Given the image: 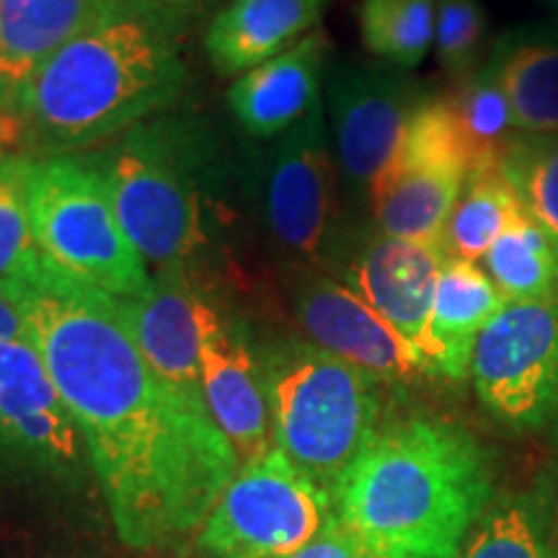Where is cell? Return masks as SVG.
<instances>
[{
    "label": "cell",
    "mask_w": 558,
    "mask_h": 558,
    "mask_svg": "<svg viewBox=\"0 0 558 558\" xmlns=\"http://www.w3.org/2000/svg\"><path fill=\"white\" fill-rule=\"evenodd\" d=\"M197 298L181 271H158L150 288L120 300L140 352L179 396L205 403L199 375Z\"/></svg>",
    "instance_id": "2e32d148"
},
{
    "label": "cell",
    "mask_w": 558,
    "mask_h": 558,
    "mask_svg": "<svg viewBox=\"0 0 558 558\" xmlns=\"http://www.w3.org/2000/svg\"><path fill=\"white\" fill-rule=\"evenodd\" d=\"M458 558H548L541 509L530 499H507L488 509Z\"/></svg>",
    "instance_id": "4316f807"
},
{
    "label": "cell",
    "mask_w": 558,
    "mask_h": 558,
    "mask_svg": "<svg viewBox=\"0 0 558 558\" xmlns=\"http://www.w3.org/2000/svg\"><path fill=\"white\" fill-rule=\"evenodd\" d=\"M3 288L78 424L122 543L158 548L205 525L241 463L209 409L148 365L120 300L45 259Z\"/></svg>",
    "instance_id": "6da1fadb"
},
{
    "label": "cell",
    "mask_w": 558,
    "mask_h": 558,
    "mask_svg": "<svg viewBox=\"0 0 558 558\" xmlns=\"http://www.w3.org/2000/svg\"><path fill=\"white\" fill-rule=\"evenodd\" d=\"M488 497L476 437L448 418L409 416L380 424L331 505L365 558H458Z\"/></svg>",
    "instance_id": "3957f363"
},
{
    "label": "cell",
    "mask_w": 558,
    "mask_h": 558,
    "mask_svg": "<svg viewBox=\"0 0 558 558\" xmlns=\"http://www.w3.org/2000/svg\"><path fill=\"white\" fill-rule=\"evenodd\" d=\"M484 65L507 90L520 135H558V19L499 34Z\"/></svg>",
    "instance_id": "d6986e66"
},
{
    "label": "cell",
    "mask_w": 558,
    "mask_h": 558,
    "mask_svg": "<svg viewBox=\"0 0 558 558\" xmlns=\"http://www.w3.org/2000/svg\"><path fill=\"white\" fill-rule=\"evenodd\" d=\"M143 3H153V5H160V9H169V11L190 16V13L205 9L209 0H143Z\"/></svg>",
    "instance_id": "d6a6232c"
},
{
    "label": "cell",
    "mask_w": 558,
    "mask_h": 558,
    "mask_svg": "<svg viewBox=\"0 0 558 558\" xmlns=\"http://www.w3.org/2000/svg\"><path fill=\"white\" fill-rule=\"evenodd\" d=\"M16 156H24V153H21L16 145H11V143H5V140H0V163H5V160H11V158H16Z\"/></svg>",
    "instance_id": "836d02e7"
},
{
    "label": "cell",
    "mask_w": 558,
    "mask_h": 558,
    "mask_svg": "<svg viewBox=\"0 0 558 558\" xmlns=\"http://www.w3.org/2000/svg\"><path fill=\"white\" fill-rule=\"evenodd\" d=\"M442 246L390 239L378 228L362 233L341 254L339 277L378 316L414 347L429 369V318L435 308ZM432 375V369H429Z\"/></svg>",
    "instance_id": "7c38bea8"
},
{
    "label": "cell",
    "mask_w": 558,
    "mask_h": 558,
    "mask_svg": "<svg viewBox=\"0 0 558 558\" xmlns=\"http://www.w3.org/2000/svg\"><path fill=\"white\" fill-rule=\"evenodd\" d=\"M478 401L512 429H538L558 411V298L507 303L471 357Z\"/></svg>",
    "instance_id": "9c48e42d"
},
{
    "label": "cell",
    "mask_w": 558,
    "mask_h": 558,
    "mask_svg": "<svg viewBox=\"0 0 558 558\" xmlns=\"http://www.w3.org/2000/svg\"><path fill=\"white\" fill-rule=\"evenodd\" d=\"M505 305L507 298L478 264L445 256L429 318L432 375L450 380L471 375V357L481 331Z\"/></svg>",
    "instance_id": "ffe728a7"
},
{
    "label": "cell",
    "mask_w": 558,
    "mask_h": 558,
    "mask_svg": "<svg viewBox=\"0 0 558 558\" xmlns=\"http://www.w3.org/2000/svg\"><path fill=\"white\" fill-rule=\"evenodd\" d=\"M5 341H29V329L9 290L0 284V344Z\"/></svg>",
    "instance_id": "4dcf8cb0"
},
{
    "label": "cell",
    "mask_w": 558,
    "mask_h": 558,
    "mask_svg": "<svg viewBox=\"0 0 558 558\" xmlns=\"http://www.w3.org/2000/svg\"><path fill=\"white\" fill-rule=\"evenodd\" d=\"M290 558H365V554H362L357 543L352 541V535L341 527L337 514H331L329 522H326L316 538Z\"/></svg>",
    "instance_id": "f546056e"
},
{
    "label": "cell",
    "mask_w": 558,
    "mask_h": 558,
    "mask_svg": "<svg viewBox=\"0 0 558 558\" xmlns=\"http://www.w3.org/2000/svg\"><path fill=\"white\" fill-rule=\"evenodd\" d=\"M331 497L277 448L241 465L199 530L209 558H290L324 530Z\"/></svg>",
    "instance_id": "8992f818"
},
{
    "label": "cell",
    "mask_w": 558,
    "mask_h": 558,
    "mask_svg": "<svg viewBox=\"0 0 558 558\" xmlns=\"http://www.w3.org/2000/svg\"><path fill=\"white\" fill-rule=\"evenodd\" d=\"M264 390L271 445L331 497L380 429V380L292 341L269 354Z\"/></svg>",
    "instance_id": "277c9868"
},
{
    "label": "cell",
    "mask_w": 558,
    "mask_h": 558,
    "mask_svg": "<svg viewBox=\"0 0 558 558\" xmlns=\"http://www.w3.org/2000/svg\"><path fill=\"white\" fill-rule=\"evenodd\" d=\"M197 320L205 403L239 463H254L275 448L264 375L235 329L202 298H197Z\"/></svg>",
    "instance_id": "9a60e30c"
},
{
    "label": "cell",
    "mask_w": 558,
    "mask_h": 558,
    "mask_svg": "<svg viewBox=\"0 0 558 558\" xmlns=\"http://www.w3.org/2000/svg\"><path fill=\"white\" fill-rule=\"evenodd\" d=\"M337 169L324 104L277 135L264 156V220L290 254L331 259V248L337 246Z\"/></svg>",
    "instance_id": "30bf717a"
},
{
    "label": "cell",
    "mask_w": 558,
    "mask_h": 558,
    "mask_svg": "<svg viewBox=\"0 0 558 558\" xmlns=\"http://www.w3.org/2000/svg\"><path fill=\"white\" fill-rule=\"evenodd\" d=\"M329 0H230L207 26L205 50L220 75L259 68L316 29Z\"/></svg>",
    "instance_id": "ac0fdd59"
},
{
    "label": "cell",
    "mask_w": 558,
    "mask_h": 558,
    "mask_svg": "<svg viewBox=\"0 0 558 558\" xmlns=\"http://www.w3.org/2000/svg\"><path fill=\"white\" fill-rule=\"evenodd\" d=\"M422 83L380 65H337L326 78L333 156L352 190L369 192L393 160L407 124L427 101Z\"/></svg>",
    "instance_id": "8fae6325"
},
{
    "label": "cell",
    "mask_w": 558,
    "mask_h": 558,
    "mask_svg": "<svg viewBox=\"0 0 558 558\" xmlns=\"http://www.w3.org/2000/svg\"><path fill=\"white\" fill-rule=\"evenodd\" d=\"M484 264L507 303L558 298V241L533 215L522 213L486 251Z\"/></svg>",
    "instance_id": "603a6c76"
},
{
    "label": "cell",
    "mask_w": 558,
    "mask_h": 558,
    "mask_svg": "<svg viewBox=\"0 0 558 558\" xmlns=\"http://www.w3.org/2000/svg\"><path fill=\"white\" fill-rule=\"evenodd\" d=\"M96 169L143 262L158 271H181L202 243V215L197 192L169 145L150 132H130Z\"/></svg>",
    "instance_id": "ba28073f"
},
{
    "label": "cell",
    "mask_w": 558,
    "mask_h": 558,
    "mask_svg": "<svg viewBox=\"0 0 558 558\" xmlns=\"http://www.w3.org/2000/svg\"><path fill=\"white\" fill-rule=\"evenodd\" d=\"M522 207L558 241V135H520L501 160Z\"/></svg>",
    "instance_id": "484cf974"
},
{
    "label": "cell",
    "mask_w": 558,
    "mask_h": 558,
    "mask_svg": "<svg viewBox=\"0 0 558 558\" xmlns=\"http://www.w3.org/2000/svg\"><path fill=\"white\" fill-rule=\"evenodd\" d=\"M445 101L458 124L471 171L501 166L512 143L520 137V130L507 90L501 88L492 68L484 65L460 81Z\"/></svg>",
    "instance_id": "cb8c5ba5"
},
{
    "label": "cell",
    "mask_w": 558,
    "mask_h": 558,
    "mask_svg": "<svg viewBox=\"0 0 558 558\" xmlns=\"http://www.w3.org/2000/svg\"><path fill=\"white\" fill-rule=\"evenodd\" d=\"M26 207L41 259L75 282L124 300L150 288L96 163L68 156H21Z\"/></svg>",
    "instance_id": "5b68a950"
},
{
    "label": "cell",
    "mask_w": 558,
    "mask_h": 558,
    "mask_svg": "<svg viewBox=\"0 0 558 558\" xmlns=\"http://www.w3.org/2000/svg\"><path fill=\"white\" fill-rule=\"evenodd\" d=\"M295 316L313 344L365 369L380 383H409L429 375L414 347L365 300L329 275L300 279Z\"/></svg>",
    "instance_id": "4fadbf2b"
},
{
    "label": "cell",
    "mask_w": 558,
    "mask_h": 558,
    "mask_svg": "<svg viewBox=\"0 0 558 558\" xmlns=\"http://www.w3.org/2000/svg\"><path fill=\"white\" fill-rule=\"evenodd\" d=\"M469 171V156L448 101L429 96L407 124L393 160L369 186L375 228L390 239L442 246Z\"/></svg>",
    "instance_id": "52a82bcc"
},
{
    "label": "cell",
    "mask_w": 558,
    "mask_h": 558,
    "mask_svg": "<svg viewBox=\"0 0 558 558\" xmlns=\"http://www.w3.org/2000/svg\"><path fill=\"white\" fill-rule=\"evenodd\" d=\"M525 213L518 190L501 166L473 169L463 181L442 235L445 254L452 259L481 262L505 230Z\"/></svg>",
    "instance_id": "7402d4cb"
},
{
    "label": "cell",
    "mask_w": 558,
    "mask_h": 558,
    "mask_svg": "<svg viewBox=\"0 0 558 558\" xmlns=\"http://www.w3.org/2000/svg\"><path fill=\"white\" fill-rule=\"evenodd\" d=\"M104 0H0V88H19L78 34Z\"/></svg>",
    "instance_id": "44dd1931"
},
{
    "label": "cell",
    "mask_w": 558,
    "mask_h": 558,
    "mask_svg": "<svg viewBox=\"0 0 558 558\" xmlns=\"http://www.w3.org/2000/svg\"><path fill=\"white\" fill-rule=\"evenodd\" d=\"M0 448L45 469H73L88 456L32 341L0 344Z\"/></svg>",
    "instance_id": "5bb4252c"
},
{
    "label": "cell",
    "mask_w": 558,
    "mask_h": 558,
    "mask_svg": "<svg viewBox=\"0 0 558 558\" xmlns=\"http://www.w3.org/2000/svg\"><path fill=\"white\" fill-rule=\"evenodd\" d=\"M39 262L21 181V156H16L0 163V284L32 275Z\"/></svg>",
    "instance_id": "f1b7e54d"
},
{
    "label": "cell",
    "mask_w": 558,
    "mask_h": 558,
    "mask_svg": "<svg viewBox=\"0 0 558 558\" xmlns=\"http://www.w3.org/2000/svg\"><path fill=\"white\" fill-rule=\"evenodd\" d=\"M0 140L16 145L19 150L26 145V130L19 117L16 101H13L3 88H0Z\"/></svg>",
    "instance_id": "1f68e13d"
},
{
    "label": "cell",
    "mask_w": 558,
    "mask_h": 558,
    "mask_svg": "<svg viewBox=\"0 0 558 558\" xmlns=\"http://www.w3.org/2000/svg\"><path fill=\"white\" fill-rule=\"evenodd\" d=\"M184 24V13L143 0H104L19 88L16 109L37 158L88 148L177 101L186 81Z\"/></svg>",
    "instance_id": "7a4b0ae2"
},
{
    "label": "cell",
    "mask_w": 558,
    "mask_h": 558,
    "mask_svg": "<svg viewBox=\"0 0 558 558\" xmlns=\"http://www.w3.org/2000/svg\"><path fill=\"white\" fill-rule=\"evenodd\" d=\"M329 39L305 34L298 45L243 73L228 90V104L248 135L271 140L311 114L320 104Z\"/></svg>",
    "instance_id": "e0dca14e"
},
{
    "label": "cell",
    "mask_w": 558,
    "mask_h": 558,
    "mask_svg": "<svg viewBox=\"0 0 558 558\" xmlns=\"http://www.w3.org/2000/svg\"><path fill=\"white\" fill-rule=\"evenodd\" d=\"M437 0H362V41L399 70L416 68L435 41Z\"/></svg>",
    "instance_id": "d4e9b609"
},
{
    "label": "cell",
    "mask_w": 558,
    "mask_h": 558,
    "mask_svg": "<svg viewBox=\"0 0 558 558\" xmlns=\"http://www.w3.org/2000/svg\"><path fill=\"white\" fill-rule=\"evenodd\" d=\"M435 52L445 73L458 81L484 68L492 47L488 16L481 0H437Z\"/></svg>",
    "instance_id": "83f0119b"
},
{
    "label": "cell",
    "mask_w": 558,
    "mask_h": 558,
    "mask_svg": "<svg viewBox=\"0 0 558 558\" xmlns=\"http://www.w3.org/2000/svg\"><path fill=\"white\" fill-rule=\"evenodd\" d=\"M556 13H558V9H556Z\"/></svg>",
    "instance_id": "e575fe53"
}]
</instances>
